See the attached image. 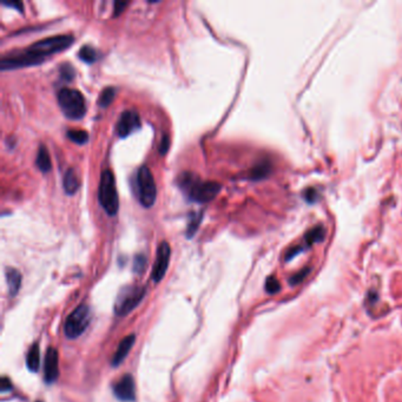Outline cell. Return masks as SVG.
Wrapping results in <instances>:
<instances>
[{
	"label": "cell",
	"mask_w": 402,
	"mask_h": 402,
	"mask_svg": "<svg viewBox=\"0 0 402 402\" xmlns=\"http://www.w3.org/2000/svg\"><path fill=\"white\" fill-rule=\"evenodd\" d=\"M37 402H41V401H37Z\"/></svg>",
	"instance_id": "29"
},
{
	"label": "cell",
	"mask_w": 402,
	"mask_h": 402,
	"mask_svg": "<svg viewBox=\"0 0 402 402\" xmlns=\"http://www.w3.org/2000/svg\"><path fill=\"white\" fill-rule=\"evenodd\" d=\"M5 277L7 288H9V294L12 297L16 296L21 287V274L14 268H6Z\"/></svg>",
	"instance_id": "13"
},
{
	"label": "cell",
	"mask_w": 402,
	"mask_h": 402,
	"mask_svg": "<svg viewBox=\"0 0 402 402\" xmlns=\"http://www.w3.org/2000/svg\"><path fill=\"white\" fill-rule=\"evenodd\" d=\"M74 43V37L62 34L45 38L37 43L30 45L29 48L20 51H13L5 55L0 62V68L3 71L13 70V68L32 66L43 63L45 58L57 52L63 51Z\"/></svg>",
	"instance_id": "1"
},
{
	"label": "cell",
	"mask_w": 402,
	"mask_h": 402,
	"mask_svg": "<svg viewBox=\"0 0 402 402\" xmlns=\"http://www.w3.org/2000/svg\"><path fill=\"white\" fill-rule=\"evenodd\" d=\"M91 321V310L89 305L80 304L68 315L65 322L64 333L67 339L75 340L79 338L89 327Z\"/></svg>",
	"instance_id": "6"
},
{
	"label": "cell",
	"mask_w": 402,
	"mask_h": 402,
	"mask_svg": "<svg viewBox=\"0 0 402 402\" xmlns=\"http://www.w3.org/2000/svg\"><path fill=\"white\" fill-rule=\"evenodd\" d=\"M135 341H136V336L133 334H130V335L126 336V338L122 340L120 342V346L117 347L116 351H114L112 360H111V365H112L113 367L120 366L121 363L126 359L129 351L131 350L132 346L135 344Z\"/></svg>",
	"instance_id": "12"
},
{
	"label": "cell",
	"mask_w": 402,
	"mask_h": 402,
	"mask_svg": "<svg viewBox=\"0 0 402 402\" xmlns=\"http://www.w3.org/2000/svg\"><path fill=\"white\" fill-rule=\"evenodd\" d=\"M113 394L118 400L123 402H133L136 399V386L131 375L126 374L113 386Z\"/></svg>",
	"instance_id": "10"
},
{
	"label": "cell",
	"mask_w": 402,
	"mask_h": 402,
	"mask_svg": "<svg viewBox=\"0 0 402 402\" xmlns=\"http://www.w3.org/2000/svg\"><path fill=\"white\" fill-rule=\"evenodd\" d=\"M148 266V259L143 254H138L133 259V271L137 275H141L145 271V268Z\"/></svg>",
	"instance_id": "22"
},
{
	"label": "cell",
	"mask_w": 402,
	"mask_h": 402,
	"mask_svg": "<svg viewBox=\"0 0 402 402\" xmlns=\"http://www.w3.org/2000/svg\"><path fill=\"white\" fill-rule=\"evenodd\" d=\"M269 165L267 163H261L258 165H256L255 168H252L250 171V178L254 179V181H257V179H261L263 177H266L268 172H269Z\"/></svg>",
	"instance_id": "21"
},
{
	"label": "cell",
	"mask_w": 402,
	"mask_h": 402,
	"mask_svg": "<svg viewBox=\"0 0 402 402\" xmlns=\"http://www.w3.org/2000/svg\"><path fill=\"white\" fill-rule=\"evenodd\" d=\"M129 2H114L113 4V17H120L124 12L126 6H129Z\"/></svg>",
	"instance_id": "25"
},
{
	"label": "cell",
	"mask_w": 402,
	"mask_h": 402,
	"mask_svg": "<svg viewBox=\"0 0 402 402\" xmlns=\"http://www.w3.org/2000/svg\"><path fill=\"white\" fill-rule=\"evenodd\" d=\"M170 148V138L168 135H163L162 139H160V144H159V154L160 155H165L168 150H169Z\"/></svg>",
	"instance_id": "26"
},
{
	"label": "cell",
	"mask_w": 402,
	"mask_h": 402,
	"mask_svg": "<svg viewBox=\"0 0 402 402\" xmlns=\"http://www.w3.org/2000/svg\"><path fill=\"white\" fill-rule=\"evenodd\" d=\"M3 5L9 6V7H14V9L20 11V12H22V10H24L22 3H20V2H3Z\"/></svg>",
	"instance_id": "28"
},
{
	"label": "cell",
	"mask_w": 402,
	"mask_h": 402,
	"mask_svg": "<svg viewBox=\"0 0 402 402\" xmlns=\"http://www.w3.org/2000/svg\"><path fill=\"white\" fill-rule=\"evenodd\" d=\"M171 249L170 246L167 242H162L158 246L156 254V259L154 264V269H152V281L155 283H158L165 276L168 268H169V261H170Z\"/></svg>",
	"instance_id": "8"
},
{
	"label": "cell",
	"mask_w": 402,
	"mask_h": 402,
	"mask_svg": "<svg viewBox=\"0 0 402 402\" xmlns=\"http://www.w3.org/2000/svg\"><path fill=\"white\" fill-rule=\"evenodd\" d=\"M137 189L140 204L144 208H151L157 197V187L154 175L147 165L140 167L137 174Z\"/></svg>",
	"instance_id": "7"
},
{
	"label": "cell",
	"mask_w": 402,
	"mask_h": 402,
	"mask_svg": "<svg viewBox=\"0 0 402 402\" xmlns=\"http://www.w3.org/2000/svg\"><path fill=\"white\" fill-rule=\"evenodd\" d=\"M59 376V355L55 348H49L45 355L44 379L45 382L51 385Z\"/></svg>",
	"instance_id": "11"
},
{
	"label": "cell",
	"mask_w": 402,
	"mask_h": 402,
	"mask_svg": "<svg viewBox=\"0 0 402 402\" xmlns=\"http://www.w3.org/2000/svg\"><path fill=\"white\" fill-rule=\"evenodd\" d=\"M36 164L41 172H49L52 168L51 158H50L49 150L46 149L45 145L41 144L39 149H38L37 152V158H36Z\"/></svg>",
	"instance_id": "15"
},
{
	"label": "cell",
	"mask_w": 402,
	"mask_h": 402,
	"mask_svg": "<svg viewBox=\"0 0 402 402\" xmlns=\"http://www.w3.org/2000/svg\"><path fill=\"white\" fill-rule=\"evenodd\" d=\"M67 137L77 144H85L89 139V135L83 130H68Z\"/></svg>",
	"instance_id": "20"
},
{
	"label": "cell",
	"mask_w": 402,
	"mask_h": 402,
	"mask_svg": "<svg viewBox=\"0 0 402 402\" xmlns=\"http://www.w3.org/2000/svg\"><path fill=\"white\" fill-rule=\"evenodd\" d=\"M59 72L60 77L64 80H66V82H71V80L75 78V70L70 64H63L59 68Z\"/></svg>",
	"instance_id": "23"
},
{
	"label": "cell",
	"mask_w": 402,
	"mask_h": 402,
	"mask_svg": "<svg viewBox=\"0 0 402 402\" xmlns=\"http://www.w3.org/2000/svg\"><path fill=\"white\" fill-rule=\"evenodd\" d=\"M58 104L65 117L68 120H80L86 112L85 99L82 92L75 89L64 87L58 92Z\"/></svg>",
	"instance_id": "4"
},
{
	"label": "cell",
	"mask_w": 402,
	"mask_h": 402,
	"mask_svg": "<svg viewBox=\"0 0 402 402\" xmlns=\"http://www.w3.org/2000/svg\"><path fill=\"white\" fill-rule=\"evenodd\" d=\"M140 128V120L136 111L126 110L122 112L117 123V133L121 138H125Z\"/></svg>",
	"instance_id": "9"
},
{
	"label": "cell",
	"mask_w": 402,
	"mask_h": 402,
	"mask_svg": "<svg viewBox=\"0 0 402 402\" xmlns=\"http://www.w3.org/2000/svg\"><path fill=\"white\" fill-rule=\"evenodd\" d=\"M79 58L87 64H92L96 59H97V53H96L94 49H92L89 45H84L80 48L78 52Z\"/></svg>",
	"instance_id": "19"
},
{
	"label": "cell",
	"mask_w": 402,
	"mask_h": 402,
	"mask_svg": "<svg viewBox=\"0 0 402 402\" xmlns=\"http://www.w3.org/2000/svg\"><path fill=\"white\" fill-rule=\"evenodd\" d=\"M145 293H147V290L144 287L130 286L122 288L121 292L118 293L116 303H114L116 315L125 316L129 313H131L143 300Z\"/></svg>",
	"instance_id": "5"
},
{
	"label": "cell",
	"mask_w": 402,
	"mask_h": 402,
	"mask_svg": "<svg viewBox=\"0 0 402 402\" xmlns=\"http://www.w3.org/2000/svg\"><path fill=\"white\" fill-rule=\"evenodd\" d=\"M178 186L189 200L204 204L212 201L221 191V184L217 182L202 181L196 175L184 172L178 177Z\"/></svg>",
	"instance_id": "2"
},
{
	"label": "cell",
	"mask_w": 402,
	"mask_h": 402,
	"mask_svg": "<svg viewBox=\"0 0 402 402\" xmlns=\"http://www.w3.org/2000/svg\"><path fill=\"white\" fill-rule=\"evenodd\" d=\"M114 93H116V91H114L113 87L111 86L105 87V89L101 92V94H99V98H98L99 106H101V108H108L113 101Z\"/></svg>",
	"instance_id": "18"
},
{
	"label": "cell",
	"mask_w": 402,
	"mask_h": 402,
	"mask_svg": "<svg viewBox=\"0 0 402 402\" xmlns=\"http://www.w3.org/2000/svg\"><path fill=\"white\" fill-rule=\"evenodd\" d=\"M98 200L102 208L110 216H114L120 208V200L114 176L110 170H104L101 175L98 189Z\"/></svg>",
	"instance_id": "3"
},
{
	"label": "cell",
	"mask_w": 402,
	"mask_h": 402,
	"mask_svg": "<svg viewBox=\"0 0 402 402\" xmlns=\"http://www.w3.org/2000/svg\"><path fill=\"white\" fill-rule=\"evenodd\" d=\"M266 289H267V292L270 293V294H274V293L278 292L279 283H278L277 279L274 278V277L268 278L267 283H266Z\"/></svg>",
	"instance_id": "24"
},
{
	"label": "cell",
	"mask_w": 402,
	"mask_h": 402,
	"mask_svg": "<svg viewBox=\"0 0 402 402\" xmlns=\"http://www.w3.org/2000/svg\"><path fill=\"white\" fill-rule=\"evenodd\" d=\"M202 216H203L202 212L191 214L190 221H189V223H187V228H186V237H187V239H191V237H194L195 233H196L197 229H198V227H200V224H201Z\"/></svg>",
	"instance_id": "17"
},
{
	"label": "cell",
	"mask_w": 402,
	"mask_h": 402,
	"mask_svg": "<svg viewBox=\"0 0 402 402\" xmlns=\"http://www.w3.org/2000/svg\"><path fill=\"white\" fill-rule=\"evenodd\" d=\"M26 366L28 368L36 373L39 369L40 366V349H39V344L33 343L31 348H30L28 351V355H26Z\"/></svg>",
	"instance_id": "14"
},
{
	"label": "cell",
	"mask_w": 402,
	"mask_h": 402,
	"mask_svg": "<svg viewBox=\"0 0 402 402\" xmlns=\"http://www.w3.org/2000/svg\"><path fill=\"white\" fill-rule=\"evenodd\" d=\"M11 389H12V384H11L10 379L4 376L2 379V392L6 393V392H10Z\"/></svg>",
	"instance_id": "27"
},
{
	"label": "cell",
	"mask_w": 402,
	"mask_h": 402,
	"mask_svg": "<svg viewBox=\"0 0 402 402\" xmlns=\"http://www.w3.org/2000/svg\"><path fill=\"white\" fill-rule=\"evenodd\" d=\"M63 186L65 193L67 195H74L77 193L78 187H79V179L77 176H76L74 169H68L64 174L63 178Z\"/></svg>",
	"instance_id": "16"
}]
</instances>
